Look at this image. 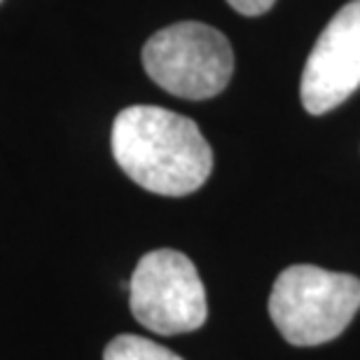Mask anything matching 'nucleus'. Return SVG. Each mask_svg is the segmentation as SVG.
<instances>
[{
	"instance_id": "obj_5",
	"label": "nucleus",
	"mask_w": 360,
	"mask_h": 360,
	"mask_svg": "<svg viewBox=\"0 0 360 360\" xmlns=\"http://www.w3.org/2000/svg\"><path fill=\"white\" fill-rule=\"evenodd\" d=\"M360 87V0H351L323 28L302 70L300 96L307 112L323 115Z\"/></svg>"
},
{
	"instance_id": "obj_6",
	"label": "nucleus",
	"mask_w": 360,
	"mask_h": 360,
	"mask_svg": "<svg viewBox=\"0 0 360 360\" xmlns=\"http://www.w3.org/2000/svg\"><path fill=\"white\" fill-rule=\"evenodd\" d=\"M103 360H183L174 351L157 342H150L146 337L120 335L108 342L103 351Z\"/></svg>"
},
{
	"instance_id": "obj_2",
	"label": "nucleus",
	"mask_w": 360,
	"mask_h": 360,
	"mask_svg": "<svg viewBox=\"0 0 360 360\" xmlns=\"http://www.w3.org/2000/svg\"><path fill=\"white\" fill-rule=\"evenodd\" d=\"M360 309V278L314 264H292L278 274L269 295V316L285 342L319 347L340 337Z\"/></svg>"
},
{
	"instance_id": "obj_1",
	"label": "nucleus",
	"mask_w": 360,
	"mask_h": 360,
	"mask_svg": "<svg viewBox=\"0 0 360 360\" xmlns=\"http://www.w3.org/2000/svg\"><path fill=\"white\" fill-rule=\"evenodd\" d=\"M110 146L120 169L162 197L197 192L213 169L211 146L197 122L160 105L124 108L115 117Z\"/></svg>"
},
{
	"instance_id": "obj_3",
	"label": "nucleus",
	"mask_w": 360,
	"mask_h": 360,
	"mask_svg": "<svg viewBox=\"0 0 360 360\" xmlns=\"http://www.w3.org/2000/svg\"><path fill=\"white\" fill-rule=\"evenodd\" d=\"M150 80L178 98L218 96L232 80L234 54L218 28L201 21H180L157 31L143 47Z\"/></svg>"
},
{
	"instance_id": "obj_7",
	"label": "nucleus",
	"mask_w": 360,
	"mask_h": 360,
	"mask_svg": "<svg viewBox=\"0 0 360 360\" xmlns=\"http://www.w3.org/2000/svg\"><path fill=\"white\" fill-rule=\"evenodd\" d=\"M229 5L234 7L239 14H246V17H257V14H264L271 10V5L276 0H227Z\"/></svg>"
},
{
	"instance_id": "obj_4",
	"label": "nucleus",
	"mask_w": 360,
	"mask_h": 360,
	"mask_svg": "<svg viewBox=\"0 0 360 360\" xmlns=\"http://www.w3.org/2000/svg\"><path fill=\"white\" fill-rule=\"evenodd\" d=\"M134 319L157 335H183L206 323L208 304L199 271L187 255L160 248L143 255L129 281Z\"/></svg>"
}]
</instances>
